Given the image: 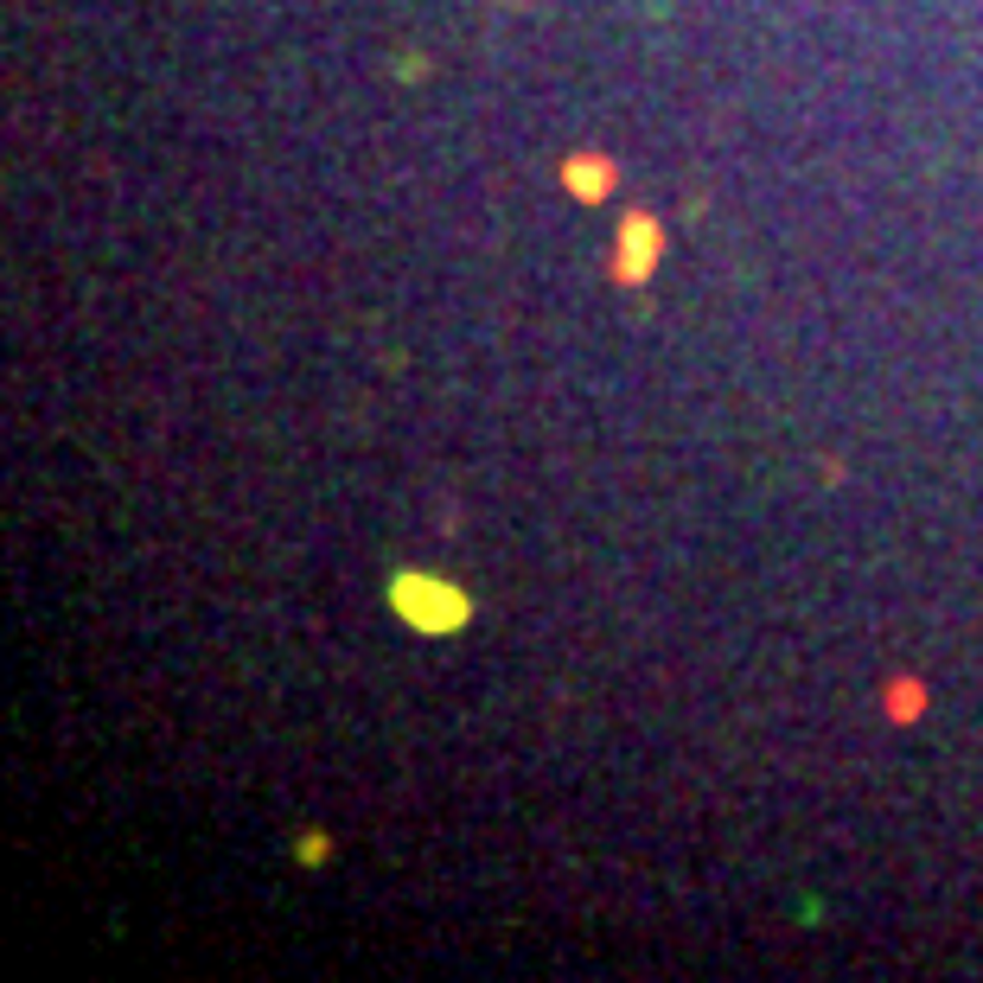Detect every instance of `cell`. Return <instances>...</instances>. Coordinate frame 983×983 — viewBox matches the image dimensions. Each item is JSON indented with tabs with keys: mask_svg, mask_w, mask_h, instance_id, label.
I'll return each instance as SVG.
<instances>
[{
	"mask_svg": "<svg viewBox=\"0 0 983 983\" xmlns=\"http://www.w3.org/2000/svg\"><path fill=\"white\" fill-rule=\"evenodd\" d=\"M390 606H396L416 633H460V626L473 620V601L460 594L454 581H435V575H416V568H403V575L390 581Z\"/></svg>",
	"mask_w": 983,
	"mask_h": 983,
	"instance_id": "cell-1",
	"label": "cell"
},
{
	"mask_svg": "<svg viewBox=\"0 0 983 983\" xmlns=\"http://www.w3.org/2000/svg\"><path fill=\"white\" fill-rule=\"evenodd\" d=\"M658 250H664V230H658V218L633 211V218L620 224V256H613V281H620V288H639L645 275L658 268Z\"/></svg>",
	"mask_w": 983,
	"mask_h": 983,
	"instance_id": "cell-2",
	"label": "cell"
},
{
	"mask_svg": "<svg viewBox=\"0 0 983 983\" xmlns=\"http://www.w3.org/2000/svg\"><path fill=\"white\" fill-rule=\"evenodd\" d=\"M563 186H568V198H581V205H601L606 192H613V160H606V153H568Z\"/></svg>",
	"mask_w": 983,
	"mask_h": 983,
	"instance_id": "cell-3",
	"label": "cell"
},
{
	"mask_svg": "<svg viewBox=\"0 0 983 983\" xmlns=\"http://www.w3.org/2000/svg\"><path fill=\"white\" fill-rule=\"evenodd\" d=\"M920 696H926V690H920L913 678H907V683H888V716H894V721H913V716H920Z\"/></svg>",
	"mask_w": 983,
	"mask_h": 983,
	"instance_id": "cell-4",
	"label": "cell"
},
{
	"mask_svg": "<svg viewBox=\"0 0 983 983\" xmlns=\"http://www.w3.org/2000/svg\"><path fill=\"white\" fill-rule=\"evenodd\" d=\"M301 863H307V869H320V863H326V836H320V831L301 836Z\"/></svg>",
	"mask_w": 983,
	"mask_h": 983,
	"instance_id": "cell-5",
	"label": "cell"
}]
</instances>
